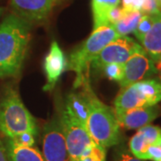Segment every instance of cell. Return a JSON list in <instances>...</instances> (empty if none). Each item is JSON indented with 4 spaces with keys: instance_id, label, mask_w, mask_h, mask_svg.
Segmentation results:
<instances>
[{
    "instance_id": "obj_25",
    "label": "cell",
    "mask_w": 161,
    "mask_h": 161,
    "mask_svg": "<svg viewBox=\"0 0 161 161\" xmlns=\"http://www.w3.org/2000/svg\"><path fill=\"white\" fill-rule=\"evenodd\" d=\"M160 12V9L158 6V3L156 0H143L142 9H141V13L142 14L157 15Z\"/></svg>"
},
{
    "instance_id": "obj_30",
    "label": "cell",
    "mask_w": 161,
    "mask_h": 161,
    "mask_svg": "<svg viewBox=\"0 0 161 161\" xmlns=\"http://www.w3.org/2000/svg\"><path fill=\"white\" fill-rule=\"evenodd\" d=\"M4 12H5V8L4 7H0V17L2 16V14H4Z\"/></svg>"
},
{
    "instance_id": "obj_15",
    "label": "cell",
    "mask_w": 161,
    "mask_h": 161,
    "mask_svg": "<svg viewBox=\"0 0 161 161\" xmlns=\"http://www.w3.org/2000/svg\"><path fill=\"white\" fill-rule=\"evenodd\" d=\"M120 0H92L93 16V31L103 26H110L108 23V14L114 7L118 6Z\"/></svg>"
},
{
    "instance_id": "obj_28",
    "label": "cell",
    "mask_w": 161,
    "mask_h": 161,
    "mask_svg": "<svg viewBox=\"0 0 161 161\" xmlns=\"http://www.w3.org/2000/svg\"><path fill=\"white\" fill-rule=\"evenodd\" d=\"M143 0H123V8L127 11H140Z\"/></svg>"
},
{
    "instance_id": "obj_17",
    "label": "cell",
    "mask_w": 161,
    "mask_h": 161,
    "mask_svg": "<svg viewBox=\"0 0 161 161\" xmlns=\"http://www.w3.org/2000/svg\"><path fill=\"white\" fill-rule=\"evenodd\" d=\"M142 14L140 11H127L124 17L118 23L113 25V28L120 36H126L129 33H133L135 31Z\"/></svg>"
},
{
    "instance_id": "obj_1",
    "label": "cell",
    "mask_w": 161,
    "mask_h": 161,
    "mask_svg": "<svg viewBox=\"0 0 161 161\" xmlns=\"http://www.w3.org/2000/svg\"><path fill=\"white\" fill-rule=\"evenodd\" d=\"M31 40V23L17 14L0 23V78L20 75Z\"/></svg>"
},
{
    "instance_id": "obj_10",
    "label": "cell",
    "mask_w": 161,
    "mask_h": 161,
    "mask_svg": "<svg viewBox=\"0 0 161 161\" xmlns=\"http://www.w3.org/2000/svg\"><path fill=\"white\" fill-rule=\"evenodd\" d=\"M67 67V60L57 41H53L44 61V71L47 83L43 87L45 92L51 91Z\"/></svg>"
},
{
    "instance_id": "obj_2",
    "label": "cell",
    "mask_w": 161,
    "mask_h": 161,
    "mask_svg": "<svg viewBox=\"0 0 161 161\" xmlns=\"http://www.w3.org/2000/svg\"><path fill=\"white\" fill-rule=\"evenodd\" d=\"M89 104L86 128L93 142L105 149L120 143V125L113 108L104 104L94 94L89 80L82 84Z\"/></svg>"
},
{
    "instance_id": "obj_3",
    "label": "cell",
    "mask_w": 161,
    "mask_h": 161,
    "mask_svg": "<svg viewBox=\"0 0 161 161\" xmlns=\"http://www.w3.org/2000/svg\"><path fill=\"white\" fill-rule=\"evenodd\" d=\"M119 37L122 36L115 31L113 26L100 27L94 30L91 36L70 54L66 70L75 73V89L81 87L88 80L87 75L91 68V64L100 51L108 43Z\"/></svg>"
},
{
    "instance_id": "obj_4",
    "label": "cell",
    "mask_w": 161,
    "mask_h": 161,
    "mask_svg": "<svg viewBox=\"0 0 161 161\" xmlns=\"http://www.w3.org/2000/svg\"><path fill=\"white\" fill-rule=\"evenodd\" d=\"M0 131L10 139L27 132L36 136L39 132L35 118L13 87L5 90L0 103Z\"/></svg>"
},
{
    "instance_id": "obj_6",
    "label": "cell",
    "mask_w": 161,
    "mask_h": 161,
    "mask_svg": "<svg viewBox=\"0 0 161 161\" xmlns=\"http://www.w3.org/2000/svg\"><path fill=\"white\" fill-rule=\"evenodd\" d=\"M43 158L45 161H70L59 110L43 128Z\"/></svg>"
},
{
    "instance_id": "obj_11",
    "label": "cell",
    "mask_w": 161,
    "mask_h": 161,
    "mask_svg": "<svg viewBox=\"0 0 161 161\" xmlns=\"http://www.w3.org/2000/svg\"><path fill=\"white\" fill-rule=\"evenodd\" d=\"M159 108L155 105L150 107L136 108L115 115L120 127L127 130H132L140 129L150 125L159 115Z\"/></svg>"
},
{
    "instance_id": "obj_24",
    "label": "cell",
    "mask_w": 161,
    "mask_h": 161,
    "mask_svg": "<svg viewBox=\"0 0 161 161\" xmlns=\"http://www.w3.org/2000/svg\"><path fill=\"white\" fill-rule=\"evenodd\" d=\"M114 161H144L133 156L125 146H120L115 151Z\"/></svg>"
},
{
    "instance_id": "obj_14",
    "label": "cell",
    "mask_w": 161,
    "mask_h": 161,
    "mask_svg": "<svg viewBox=\"0 0 161 161\" xmlns=\"http://www.w3.org/2000/svg\"><path fill=\"white\" fill-rule=\"evenodd\" d=\"M4 143L10 161H45L40 150L33 147L18 145L7 137Z\"/></svg>"
},
{
    "instance_id": "obj_7",
    "label": "cell",
    "mask_w": 161,
    "mask_h": 161,
    "mask_svg": "<svg viewBox=\"0 0 161 161\" xmlns=\"http://www.w3.org/2000/svg\"><path fill=\"white\" fill-rule=\"evenodd\" d=\"M138 42L127 36H122L111 41L92 61L91 69L99 72L102 67L109 64H125L136 52L142 50Z\"/></svg>"
},
{
    "instance_id": "obj_18",
    "label": "cell",
    "mask_w": 161,
    "mask_h": 161,
    "mask_svg": "<svg viewBox=\"0 0 161 161\" xmlns=\"http://www.w3.org/2000/svg\"><path fill=\"white\" fill-rule=\"evenodd\" d=\"M149 146L150 145L147 143L143 135L139 131L132 136L129 142V149H130L129 150L131 151L132 155L135 156L140 159Z\"/></svg>"
},
{
    "instance_id": "obj_21",
    "label": "cell",
    "mask_w": 161,
    "mask_h": 161,
    "mask_svg": "<svg viewBox=\"0 0 161 161\" xmlns=\"http://www.w3.org/2000/svg\"><path fill=\"white\" fill-rule=\"evenodd\" d=\"M155 16L156 15L142 14L136 29L133 31V34L139 41L142 40V38L147 34V32H149V31L152 27V24L155 21Z\"/></svg>"
},
{
    "instance_id": "obj_22",
    "label": "cell",
    "mask_w": 161,
    "mask_h": 161,
    "mask_svg": "<svg viewBox=\"0 0 161 161\" xmlns=\"http://www.w3.org/2000/svg\"><path fill=\"white\" fill-rule=\"evenodd\" d=\"M80 161H106V149L95 143L90 152L81 158Z\"/></svg>"
},
{
    "instance_id": "obj_29",
    "label": "cell",
    "mask_w": 161,
    "mask_h": 161,
    "mask_svg": "<svg viewBox=\"0 0 161 161\" xmlns=\"http://www.w3.org/2000/svg\"><path fill=\"white\" fill-rule=\"evenodd\" d=\"M0 161H10L5 143L0 140Z\"/></svg>"
},
{
    "instance_id": "obj_16",
    "label": "cell",
    "mask_w": 161,
    "mask_h": 161,
    "mask_svg": "<svg viewBox=\"0 0 161 161\" xmlns=\"http://www.w3.org/2000/svg\"><path fill=\"white\" fill-rule=\"evenodd\" d=\"M150 106H155L161 101V82L156 79H145L135 82Z\"/></svg>"
},
{
    "instance_id": "obj_19",
    "label": "cell",
    "mask_w": 161,
    "mask_h": 161,
    "mask_svg": "<svg viewBox=\"0 0 161 161\" xmlns=\"http://www.w3.org/2000/svg\"><path fill=\"white\" fill-rule=\"evenodd\" d=\"M138 131L146 140L149 145L158 144L161 142V128L156 125H148L138 129Z\"/></svg>"
},
{
    "instance_id": "obj_32",
    "label": "cell",
    "mask_w": 161,
    "mask_h": 161,
    "mask_svg": "<svg viewBox=\"0 0 161 161\" xmlns=\"http://www.w3.org/2000/svg\"><path fill=\"white\" fill-rule=\"evenodd\" d=\"M158 80H159V81L161 82V73H160V75H159V79H158Z\"/></svg>"
},
{
    "instance_id": "obj_23",
    "label": "cell",
    "mask_w": 161,
    "mask_h": 161,
    "mask_svg": "<svg viewBox=\"0 0 161 161\" xmlns=\"http://www.w3.org/2000/svg\"><path fill=\"white\" fill-rule=\"evenodd\" d=\"M141 159L142 160L161 161V147L158 144L150 145L145 150Z\"/></svg>"
},
{
    "instance_id": "obj_9",
    "label": "cell",
    "mask_w": 161,
    "mask_h": 161,
    "mask_svg": "<svg viewBox=\"0 0 161 161\" xmlns=\"http://www.w3.org/2000/svg\"><path fill=\"white\" fill-rule=\"evenodd\" d=\"M60 0H10L14 14L31 23H38L48 17Z\"/></svg>"
},
{
    "instance_id": "obj_20",
    "label": "cell",
    "mask_w": 161,
    "mask_h": 161,
    "mask_svg": "<svg viewBox=\"0 0 161 161\" xmlns=\"http://www.w3.org/2000/svg\"><path fill=\"white\" fill-rule=\"evenodd\" d=\"M124 64H109L101 68L99 73H102L106 77L112 80L120 82L124 77Z\"/></svg>"
},
{
    "instance_id": "obj_26",
    "label": "cell",
    "mask_w": 161,
    "mask_h": 161,
    "mask_svg": "<svg viewBox=\"0 0 161 161\" xmlns=\"http://www.w3.org/2000/svg\"><path fill=\"white\" fill-rule=\"evenodd\" d=\"M125 13H126V10L124 9L123 7H118V6L114 7L112 10H110L108 14V17H107L108 25L113 26L114 24L118 23L121 19L124 17Z\"/></svg>"
},
{
    "instance_id": "obj_34",
    "label": "cell",
    "mask_w": 161,
    "mask_h": 161,
    "mask_svg": "<svg viewBox=\"0 0 161 161\" xmlns=\"http://www.w3.org/2000/svg\"><path fill=\"white\" fill-rule=\"evenodd\" d=\"M158 145H159V146H160V147H161V142H159V143H158Z\"/></svg>"
},
{
    "instance_id": "obj_27",
    "label": "cell",
    "mask_w": 161,
    "mask_h": 161,
    "mask_svg": "<svg viewBox=\"0 0 161 161\" xmlns=\"http://www.w3.org/2000/svg\"><path fill=\"white\" fill-rule=\"evenodd\" d=\"M10 139V138H9ZM14 143L21 145V146H29L32 147L35 143V136L31 133H23L14 138L11 139Z\"/></svg>"
},
{
    "instance_id": "obj_33",
    "label": "cell",
    "mask_w": 161,
    "mask_h": 161,
    "mask_svg": "<svg viewBox=\"0 0 161 161\" xmlns=\"http://www.w3.org/2000/svg\"><path fill=\"white\" fill-rule=\"evenodd\" d=\"M158 16H159V17L161 18V12H160V13H159V14H158Z\"/></svg>"
},
{
    "instance_id": "obj_13",
    "label": "cell",
    "mask_w": 161,
    "mask_h": 161,
    "mask_svg": "<svg viewBox=\"0 0 161 161\" xmlns=\"http://www.w3.org/2000/svg\"><path fill=\"white\" fill-rule=\"evenodd\" d=\"M140 42L149 58L155 64L158 63L161 60V18L158 14L149 32Z\"/></svg>"
},
{
    "instance_id": "obj_12",
    "label": "cell",
    "mask_w": 161,
    "mask_h": 161,
    "mask_svg": "<svg viewBox=\"0 0 161 161\" xmlns=\"http://www.w3.org/2000/svg\"><path fill=\"white\" fill-rule=\"evenodd\" d=\"M142 107L150 106L143 94L137 88L136 84L133 83L125 88H122L114 101L113 110L115 114H119L126 110Z\"/></svg>"
},
{
    "instance_id": "obj_8",
    "label": "cell",
    "mask_w": 161,
    "mask_h": 161,
    "mask_svg": "<svg viewBox=\"0 0 161 161\" xmlns=\"http://www.w3.org/2000/svg\"><path fill=\"white\" fill-rule=\"evenodd\" d=\"M124 77L119 83L121 88L145 80L158 72L155 63L149 58L144 49L136 52L124 64Z\"/></svg>"
},
{
    "instance_id": "obj_5",
    "label": "cell",
    "mask_w": 161,
    "mask_h": 161,
    "mask_svg": "<svg viewBox=\"0 0 161 161\" xmlns=\"http://www.w3.org/2000/svg\"><path fill=\"white\" fill-rule=\"evenodd\" d=\"M57 106L63 124L70 161H80L90 152L95 142L87 131L85 125L65 104L59 101Z\"/></svg>"
},
{
    "instance_id": "obj_31",
    "label": "cell",
    "mask_w": 161,
    "mask_h": 161,
    "mask_svg": "<svg viewBox=\"0 0 161 161\" xmlns=\"http://www.w3.org/2000/svg\"><path fill=\"white\" fill-rule=\"evenodd\" d=\"M157 1V3H158V6L159 7V9H160L161 11V0H156Z\"/></svg>"
}]
</instances>
